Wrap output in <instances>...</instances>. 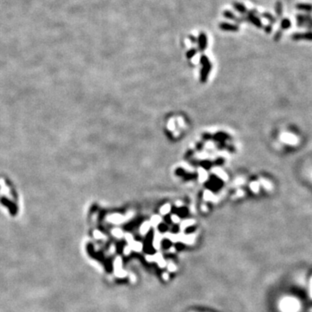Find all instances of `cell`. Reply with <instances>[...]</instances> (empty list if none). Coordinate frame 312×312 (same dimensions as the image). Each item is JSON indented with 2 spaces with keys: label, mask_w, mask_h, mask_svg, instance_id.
Masks as SVG:
<instances>
[{
  "label": "cell",
  "mask_w": 312,
  "mask_h": 312,
  "mask_svg": "<svg viewBox=\"0 0 312 312\" xmlns=\"http://www.w3.org/2000/svg\"><path fill=\"white\" fill-rule=\"evenodd\" d=\"M281 140L284 143L290 144V145H296L297 143V138L290 133H284L281 134Z\"/></svg>",
  "instance_id": "1"
},
{
  "label": "cell",
  "mask_w": 312,
  "mask_h": 312,
  "mask_svg": "<svg viewBox=\"0 0 312 312\" xmlns=\"http://www.w3.org/2000/svg\"><path fill=\"white\" fill-rule=\"evenodd\" d=\"M253 13H255V11H249L248 17H247L246 18H243L242 19V21H243V20H247L248 22H251L252 23H253L255 26H257L258 28L262 27V23L260 22V20L257 18V17H256Z\"/></svg>",
  "instance_id": "2"
},
{
  "label": "cell",
  "mask_w": 312,
  "mask_h": 312,
  "mask_svg": "<svg viewBox=\"0 0 312 312\" xmlns=\"http://www.w3.org/2000/svg\"><path fill=\"white\" fill-rule=\"evenodd\" d=\"M220 29L222 31H238L239 27L236 24H232V23H221L219 24Z\"/></svg>",
  "instance_id": "3"
},
{
  "label": "cell",
  "mask_w": 312,
  "mask_h": 312,
  "mask_svg": "<svg viewBox=\"0 0 312 312\" xmlns=\"http://www.w3.org/2000/svg\"><path fill=\"white\" fill-rule=\"evenodd\" d=\"M197 43L199 44L200 50H201V51L205 50V49L206 48V45H207V38H206V35L204 32L200 33V37L198 38Z\"/></svg>",
  "instance_id": "4"
},
{
  "label": "cell",
  "mask_w": 312,
  "mask_h": 312,
  "mask_svg": "<svg viewBox=\"0 0 312 312\" xmlns=\"http://www.w3.org/2000/svg\"><path fill=\"white\" fill-rule=\"evenodd\" d=\"M224 17L226 18L231 19V20H234V21H236V22H238V23L243 22V21H242V18H237V17L235 16V14H233V13H232V11H224Z\"/></svg>",
  "instance_id": "5"
},
{
  "label": "cell",
  "mask_w": 312,
  "mask_h": 312,
  "mask_svg": "<svg viewBox=\"0 0 312 312\" xmlns=\"http://www.w3.org/2000/svg\"><path fill=\"white\" fill-rule=\"evenodd\" d=\"M233 7H234L235 10H237L239 13H241V14H244L247 11L245 6L243 4H241V3H238V2L233 3Z\"/></svg>",
  "instance_id": "6"
},
{
  "label": "cell",
  "mask_w": 312,
  "mask_h": 312,
  "mask_svg": "<svg viewBox=\"0 0 312 312\" xmlns=\"http://www.w3.org/2000/svg\"><path fill=\"white\" fill-rule=\"evenodd\" d=\"M213 172L216 173V175H217V176H219L220 179L224 180V181H226V180L228 179V177H227L226 173H225L222 169H220V168H215V169L213 170Z\"/></svg>",
  "instance_id": "7"
},
{
  "label": "cell",
  "mask_w": 312,
  "mask_h": 312,
  "mask_svg": "<svg viewBox=\"0 0 312 312\" xmlns=\"http://www.w3.org/2000/svg\"><path fill=\"white\" fill-rule=\"evenodd\" d=\"M199 174H200V181H205L206 179H207V173H205V170L203 169H200L199 171Z\"/></svg>",
  "instance_id": "8"
},
{
  "label": "cell",
  "mask_w": 312,
  "mask_h": 312,
  "mask_svg": "<svg viewBox=\"0 0 312 312\" xmlns=\"http://www.w3.org/2000/svg\"><path fill=\"white\" fill-rule=\"evenodd\" d=\"M204 198L206 200H212L214 199V196H213V194L211 192H205V194H204Z\"/></svg>",
  "instance_id": "9"
},
{
  "label": "cell",
  "mask_w": 312,
  "mask_h": 312,
  "mask_svg": "<svg viewBox=\"0 0 312 312\" xmlns=\"http://www.w3.org/2000/svg\"><path fill=\"white\" fill-rule=\"evenodd\" d=\"M251 189H252L253 192H255V193L258 192V190H259V184L257 183V182H252V183H251Z\"/></svg>",
  "instance_id": "10"
},
{
  "label": "cell",
  "mask_w": 312,
  "mask_h": 312,
  "mask_svg": "<svg viewBox=\"0 0 312 312\" xmlns=\"http://www.w3.org/2000/svg\"><path fill=\"white\" fill-rule=\"evenodd\" d=\"M196 53H197V50H196L195 49H191L189 51H187L186 56H187L188 58H192V57L194 56V55H195Z\"/></svg>",
  "instance_id": "11"
},
{
  "label": "cell",
  "mask_w": 312,
  "mask_h": 312,
  "mask_svg": "<svg viewBox=\"0 0 312 312\" xmlns=\"http://www.w3.org/2000/svg\"><path fill=\"white\" fill-rule=\"evenodd\" d=\"M170 211V205H165L161 209V213L162 214H166L167 213H169Z\"/></svg>",
  "instance_id": "12"
},
{
  "label": "cell",
  "mask_w": 312,
  "mask_h": 312,
  "mask_svg": "<svg viewBox=\"0 0 312 312\" xmlns=\"http://www.w3.org/2000/svg\"><path fill=\"white\" fill-rule=\"evenodd\" d=\"M276 13L278 14V16H280L281 15V12H282V4H281V3H276Z\"/></svg>",
  "instance_id": "13"
},
{
  "label": "cell",
  "mask_w": 312,
  "mask_h": 312,
  "mask_svg": "<svg viewBox=\"0 0 312 312\" xmlns=\"http://www.w3.org/2000/svg\"><path fill=\"white\" fill-rule=\"evenodd\" d=\"M111 220L113 221H114L115 223H118V222L122 220L123 218H122V216H120V215H115V216H113V217L111 218Z\"/></svg>",
  "instance_id": "14"
},
{
  "label": "cell",
  "mask_w": 312,
  "mask_h": 312,
  "mask_svg": "<svg viewBox=\"0 0 312 312\" xmlns=\"http://www.w3.org/2000/svg\"><path fill=\"white\" fill-rule=\"evenodd\" d=\"M263 16L264 17V18H268L269 20H271V22H272V23H274L275 22V18L271 15V14H269V13H264L263 14Z\"/></svg>",
  "instance_id": "15"
},
{
  "label": "cell",
  "mask_w": 312,
  "mask_h": 312,
  "mask_svg": "<svg viewBox=\"0 0 312 312\" xmlns=\"http://www.w3.org/2000/svg\"><path fill=\"white\" fill-rule=\"evenodd\" d=\"M262 183H263V185H264V187H265L266 189H268V190L271 189V184L270 183V182H268V181H263Z\"/></svg>",
  "instance_id": "16"
},
{
  "label": "cell",
  "mask_w": 312,
  "mask_h": 312,
  "mask_svg": "<svg viewBox=\"0 0 312 312\" xmlns=\"http://www.w3.org/2000/svg\"><path fill=\"white\" fill-rule=\"evenodd\" d=\"M289 25H290V22H289L288 20H284V21L282 22V27H283L284 29H287V28L289 27Z\"/></svg>",
  "instance_id": "17"
},
{
  "label": "cell",
  "mask_w": 312,
  "mask_h": 312,
  "mask_svg": "<svg viewBox=\"0 0 312 312\" xmlns=\"http://www.w3.org/2000/svg\"><path fill=\"white\" fill-rule=\"evenodd\" d=\"M167 127H168V129H170V130L174 129V122H173V120H170V121H169Z\"/></svg>",
  "instance_id": "18"
},
{
  "label": "cell",
  "mask_w": 312,
  "mask_h": 312,
  "mask_svg": "<svg viewBox=\"0 0 312 312\" xmlns=\"http://www.w3.org/2000/svg\"><path fill=\"white\" fill-rule=\"evenodd\" d=\"M189 38H190V40L192 41V43H197V41H198V39H197L196 37H193V36H190Z\"/></svg>",
  "instance_id": "19"
},
{
  "label": "cell",
  "mask_w": 312,
  "mask_h": 312,
  "mask_svg": "<svg viewBox=\"0 0 312 312\" xmlns=\"http://www.w3.org/2000/svg\"><path fill=\"white\" fill-rule=\"evenodd\" d=\"M265 31H266V32H271V26H266L265 27Z\"/></svg>",
  "instance_id": "20"
},
{
  "label": "cell",
  "mask_w": 312,
  "mask_h": 312,
  "mask_svg": "<svg viewBox=\"0 0 312 312\" xmlns=\"http://www.w3.org/2000/svg\"><path fill=\"white\" fill-rule=\"evenodd\" d=\"M173 220H174L176 223L179 221V218L178 217H176V216H173Z\"/></svg>",
  "instance_id": "21"
}]
</instances>
